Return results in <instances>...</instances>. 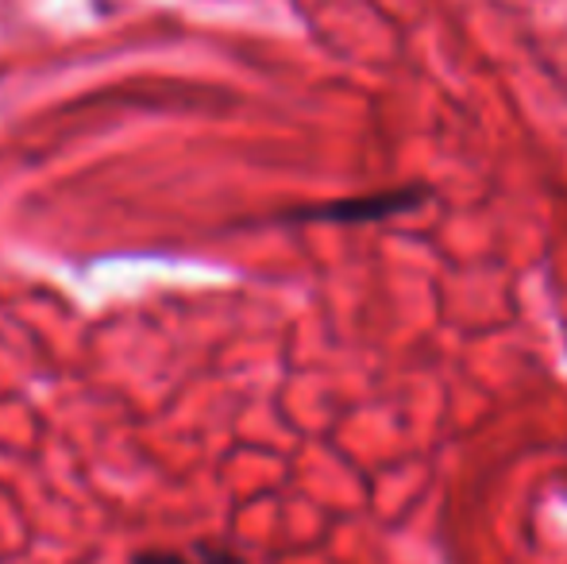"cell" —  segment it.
Instances as JSON below:
<instances>
[{"label":"cell","instance_id":"obj_1","mask_svg":"<svg viewBox=\"0 0 567 564\" xmlns=\"http://www.w3.org/2000/svg\"><path fill=\"white\" fill-rule=\"evenodd\" d=\"M421 202V194L410 189H394V194H371V197H355V202H337V205H321V209H301L293 217H309V221H343V225H359V221H379L390 213L413 209Z\"/></svg>","mask_w":567,"mask_h":564},{"label":"cell","instance_id":"obj_2","mask_svg":"<svg viewBox=\"0 0 567 564\" xmlns=\"http://www.w3.org/2000/svg\"><path fill=\"white\" fill-rule=\"evenodd\" d=\"M132 564H247L239 553L217 545H194V550H147L135 553Z\"/></svg>","mask_w":567,"mask_h":564}]
</instances>
